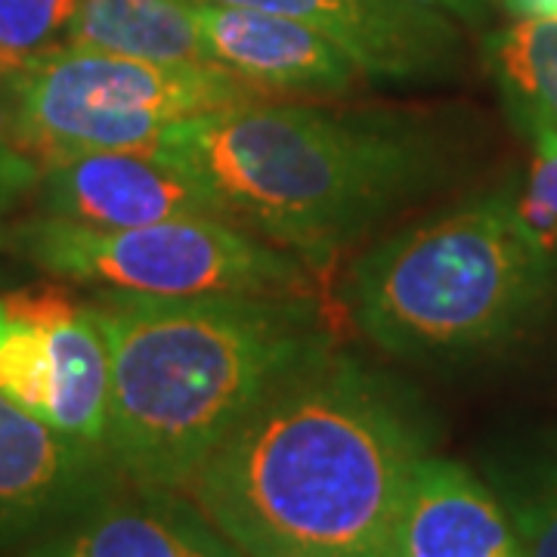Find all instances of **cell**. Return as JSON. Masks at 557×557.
Wrapping results in <instances>:
<instances>
[{
  "instance_id": "obj_1",
  "label": "cell",
  "mask_w": 557,
  "mask_h": 557,
  "mask_svg": "<svg viewBox=\"0 0 557 557\" xmlns=\"http://www.w3.org/2000/svg\"><path fill=\"white\" fill-rule=\"evenodd\" d=\"M434 440L412 391L329 350L260 399L186 496L245 557H394Z\"/></svg>"
},
{
  "instance_id": "obj_2",
  "label": "cell",
  "mask_w": 557,
  "mask_h": 557,
  "mask_svg": "<svg viewBox=\"0 0 557 557\" xmlns=\"http://www.w3.org/2000/svg\"><path fill=\"white\" fill-rule=\"evenodd\" d=\"M90 300L112 362L106 456L143 490L189 493L201 465L300 366L332 350L304 295H137Z\"/></svg>"
},
{
  "instance_id": "obj_3",
  "label": "cell",
  "mask_w": 557,
  "mask_h": 557,
  "mask_svg": "<svg viewBox=\"0 0 557 557\" xmlns=\"http://www.w3.org/2000/svg\"><path fill=\"white\" fill-rule=\"evenodd\" d=\"M152 156L196 180L230 223L310 270L443 177V146L418 121L282 100L180 121Z\"/></svg>"
},
{
  "instance_id": "obj_4",
  "label": "cell",
  "mask_w": 557,
  "mask_h": 557,
  "mask_svg": "<svg viewBox=\"0 0 557 557\" xmlns=\"http://www.w3.org/2000/svg\"><path fill=\"white\" fill-rule=\"evenodd\" d=\"M557 288V248L505 193L421 220L350 270L359 332L391 357L446 362L518 341Z\"/></svg>"
},
{
  "instance_id": "obj_5",
  "label": "cell",
  "mask_w": 557,
  "mask_h": 557,
  "mask_svg": "<svg viewBox=\"0 0 557 557\" xmlns=\"http://www.w3.org/2000/svg\"><path fill=\"white\" fill-rule=\"evenodd\" d=\"M22 149L38 161L84 152H156L174 124L282 100L218 62H156L60 44L7 75Z\"/></svg>"
},
{
  "instance_id": "obj_6",
  "label": "cell",
  "mask_w": 557,
  "mask_h": 557,
  "mask_svg": "<svg viewBox=\"0 0 557 557\" xmlns=\"http://www.w3.org/2000/svg\"><path fill=\"white\" fill-rule=\"evenodd\" d=\"M7 248L47 276L137 295H307L313 278L298 255L218 218L97 230L35 214L7 226Z\"/></svg>"
},
{
  "instance_id": "obj_7",
  "label": "cell",
  "mask_w": 557,
  "mask_h": 557,
  "mask_svg": "<svg viewBox=\"0 0 557 557\" xmlns=\"http://www.w3.org/2000/svg\"><path fill=\"white\" fill-rule=\"evenodd\" d=\"M119 483L106 453L0 394V545L32 542Z\"/></svg>"
},
{
  "instance_id": "obj_8",
  "label": "cell",
  "mask_w": 557,
  "mask_h": 557,
  "mask_svg": "<svg viewBox=\"0 0 557 557\" xmlns=\"http://www.w3.org/2000/svg\"><path fill=\"white\" fill-rule=\"evenodd\" d=\"M38 214L97 230H134L186 218H223L196 180L149 152H84L40 168Z\"/></svg>"
},
{
  "instance_id": "obj_9",
  "label": "cell",
  "mask_w": 557,
  "mask_h": 557,
  "mask_svg": "<svg viewBox=\"0 0 557 557\" xmlns=\"http://www.w3.org/2000/svg\"><path fill=\"white\" fill-rule=\"evenodd\" d=\"M251 7L304 22L335 40L366 78L421 81L446 75L458 35L446 13L421 0H205Z\"/></svg>"
},
{
  "instance_id": "obj_10",
  "label": "cell",
  "mask_w": 557,
  "mask_h": 557,
  "mask_svg": "<svg viewBox=\"0 0 557 557\" xmlns=\"http://www.w3.org/2000/svg\"><path fill=\"white\" fill-rule=\"evenodd\" d=\"M20 557H245L186 493L119 483Z\"/></svg>"
},
{
  "instance_id": "obj_11",
  "label": "cell",
  "mask_w": 557,
  "mask_h": 557,
  "mask_svg": "<svg viewBox=\"0 0 557 557\" xmlns=\"http://www.w3.org/2000/svg\"><path fill=\"white\" fill-rule=\"evenodd\" d=\"M193 16L208 60L276 97H344L366 78L335 40L304 22L205 0H193Z\"/></svg>"
},
{
  "instance_id": "obj_12",
  "label": "cell",
  "mask_w": 557,
  "mask_h": 557,
  "mask_svg": "<svg viewBox=\"0 0 557 557\" xmlns=\"http://www.w3.org/2000/svg\"><path fill=\"white\" fill-rule=\"evenodd\" d=\"M394 557H527L490 483L456 458H421Z\"/></svg>"
},
{
  "instance_id": "obj_13",
  "label": "cell",
  "mask_w": 557,
  "mask_h": 557,
  "mask_svg": "<svg viewBox=\"0 0 557 557\" xmlns=\"http://www.w3.org/2000/svg\"><path fill=\"white\" fill-rule=\"evenodd\" d=\"M78 304L62 282L0 292V394L47 424L53 421L60 381L53 325Z\"/></svg>"
},
{
  "instance_id": "obj_14",
  "label": "cell",
  "mask_w": 557,
  "mask_h": 557,
  "mask_svg": "<svg viewBox=\"0 0 557 557\" xmlns=\"http://www.w3.org/2000/svg\"><path fill=\"white\" fill-rule=\"evenodd\" d=\"M65 44L156 62H211L193 0H78Z\"/></svg>"
},
{
  "instance_id": "obj_15",
  "label": "cell",
  "mask_w": 557,
  "mask_h": 557,
  "mask_svg": "<svg viewBox=\"0 0 557 557\" xmlns=\"http://www.w3.org/2000/svg\"><path fill=\"white\" fill-rule=\"evenodd\" d=\"M480 478L502 502L527 557H557V437L530 434L496 443Z\"/></svg>"
},
{
  "instance_id": "obj_16",
  "label": "cell",
  "mask_w": 557,
  "mask_h": 557,
  "mask_svg": "<svg viewBox=\"0 0 557 557\" xmlns=\"http://www.w3.org/2000/svg\"><path fill=\"white\" fill-rule=\"evenodd\" d=\"M57 350V409L53 428L106 453L109 428V394H112V362L109 344L90 300L53 325Z\"/></svg>"
},
{
  "instance_id": "obj_17",
  "label": "cell",
  "mask_w": 557,
  "mask_h": 557,
  "mask_svg": "<svg viewBox=\"0 0 557 557\" xmlns=\"http://www.w3.org/2000/svg\"><path fill=\"white\" fill-rule=\"evenodd\" d=\"M490 62L523 127L557 124V16L518 20L486 44Z\"/></svg>"
},
{
  "instance_id": "obj_18",
  "label": "cell",
  "mask_w": 557,
  "mask_h": 557,
  "mask_svg": "<svg viewBox=\"0 0 557 557\" xmlns=\"http://www.w3.org/2000/svg\"><path fill=\"white\" fill-rule=\"evenodd\" d=\"M78 0H0V75L69 40Z\"/></svg>"
},
{
  "instance_id": "obj_19",
  "label": "cell",
  "mask_w": 557,
  "mask_h": 557,
  "mask_svg": "<svg viewBox=\"0 0 557 557\" xmlns=\"http://www.w3.org/2000/svg\"><path fill=\"white\" fill-rule=\"evenodd\" d=\"M527 134L533 137V164L518 208L539 236L557 248V124L530 121Z\"/></svg>"
},
{
  "instance_id": "obj_20",
  "label": "cell",
  "mask_w": 557,
  "mask_h": 557,
  "mask_svg": "<svg viewBox=\"0 0 557 557\" xmlns=\"http://www.w3.org/2000/svg\"><path fill=\"white\" fill-rule=\"evenodd\" d=\"M40 164L25 149H22L13 115H10V100H7V84L0 75V214L16 208L25 196L38 189Z\"/></svg>"
},
{
  "instance_id": "obj_21",
  "label": "cell",
  "mask_w": 557,
  "mask_h": 557,
  "mask_svg": "<svg viewBox=\"0 0 557 557\" xmlns=\"http://www.w3.org/2000/svg\"><path fill=\"white\" fill-rule=\"evenodd\" d=\"M428 7H434L440 13H449L465 22H480L486 16V0H421Z\"/></svg>"
},
{
  "instance_id": "obj_22",
  "label": "cell",
  "mask_w": 557,
  "mask_h": 557,
  "mask_svg": "<svg viewBox=\"0 0 557 557\" xmlns=\"http://www.w3.org/2000/svg\"><path fill=\"white\" fill-rule=\"evenodd\" d=\"M518 20H533V16H557V0H502Z\"/></svg>"
},
{
  "instance_id": "obj_23",
  "label": "cell",
  "mask_w": 557,
  "mask_h": 557,
  "mask_svg": "<svg viewBox=\"0 0 557 557\" xmlns=\"http://www.w3.org/2000/svg\"><path fill=\"white\" fill-rule=\"evenodd\" d=\"M0 248H7V226H0Z\"/></svg>"
}]
</instances>
